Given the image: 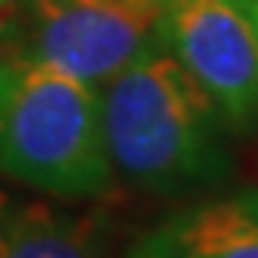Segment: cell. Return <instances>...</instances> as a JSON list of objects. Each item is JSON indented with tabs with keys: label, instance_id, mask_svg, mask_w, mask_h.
I'll return each mask as SVG.
<instances>
[{
	"label": "cell",
	"instance_id": "obj_1",
	"mask_svg": "<svg viewBox=\"0 0 258 258\" xmlns=\"http://www.w3.org/2000/svg\"><path fill=\"white\" fill-rule=\"evenodd\" d=\"M103 138L115 178L155 198H195L232 178L227 123L161 43L106 81Z\"/></svg>",
	"mask_w": 258,
	"mask_h": 258
},
{
	"label": "cell",
	"instance_id": "obj_2",
	"mask_svg": "<svg viewBox=\"0 0 258 258\" xmlns=\"http://www.w3.org/2000/svg\"><path fill=\"white\" fill-rule=\"evenodd\" d=\"M0 175L60 201L115 189L101 92L69 75L0 55Z\"/></svg>",
	"mask_w": 258,
	"mask_h": 258
},
{
	"label": "cell",
	"instance_id": "obj_3",
	"mask_svg": "<svg viewBox=\"0 0 258 258\" xmlns=\"http://www.w3.org/2000/svg\"><path fill=\"white\" fill-rule=\"evenodd\" d=\"M166 0H12L0 55L49 66L101 89L158 43Z\"/></svg>",
	"mask_w": 258,
	"mask_h": 258
},
{
	"label": "cell",
	"instance_id": "obj_4",
	"mask_svg": "<svg viewBox=\"0 0 258 258\" xmlns=\"http://www.w3.org/2000/svg\"><path fill=\"white\" fill-rule=\"evenodd\" d=\"M158 43L192 75L232 135H258V12L252 0H166Z\"/></svg>",
	"mask_w": 258,
	"mask_h": 258
},
{
	"label": "cell",
	"instance_id": "obj_5",
	"mask_svg": "<svg viewBox=\"0 0 258 258\" xmlns=\"http://www.w3.org/2000/svg\"><path fill=\"white\" fill-rule=\"evenodd\" d=\"M123 258H258V186L178 207Z\"/></svg>",
	"mask_w": 258,
	"mask_h": 258
},
{
	"label": "cell",
	"instance_id": "obj_6",
	"mask_svg": "<svg viewBox=\"0 0 258 258\" xmlns=\"http://www.w3.org/2000/svg\"><path fill=\"white\" fill-rule=\"evenodd\" d=\"M115 230L106 210H75L60 198L0 186V258H112Z\"/></svg>",
	"mask_w": 258,
	"mask_h": 258
},
{
	"label": "cell",
	"instance_id": "obj_7",
	"mask_svg": "<svg viewBox=\"0 0 258 258\" xmlns=\"http://www.w3.org/2000/svg\"><path fill=\"white\" fill-rule=\"evenodd\" d=\"M9 6H12V0H0V15H3V12L9 9Z\"/></svg>",
	"mask_w": 258,
	"mask_h": 258
},
{
	"label": "cell",
	"instance_id": "obj_8",
	"mask_svg": "<svg viewBox=\"0 0 258 258\" xmlns=\"http://www.w3.org/2000/svg\"><path fill=\"white\" fill-rule=\"evenodd\" d=\"M252 6H255V12H258V0H252Z\"/></svg>",
	"mask_w": 258,
	"mask_h": 258
}]
</instances>
